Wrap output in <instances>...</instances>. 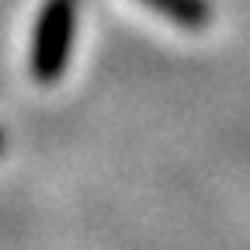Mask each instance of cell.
<instances>
[{
    "label": "cell",
    "instance_id": "obj_1",
    "mask_svg": "<svg viewBox=\"0 0 250 250\" xmlns=\"http://www.w3.org/2000/svg\"><path fill=\"white\" fill-rule=\"evenodd\" d=\"M77 11H80V0H45L42 4L35 35H31V59H28L31 77L39 83H52L66 70L70 49H73Z\"/></svg>",
    "mask_w": 250,
    "mask_h": 250
},
{
    "label": "cell",
    "instance_id": "obj_2",
    "mask_svg": "<svg viewBox=\"0 0 250 250\" xmlns=\"http://www.w3.org/2000/svg\"><path fill=\"white\" fill-rule=\"evenodd\" d=\"M146 7L153 11H160L164 18L184 24V28H202L208 21V7H205V0H143Z\"/></svg>",
    "mask_w": 250,
    "mask_h": 250
},
{
    "label": "cell",
    "instance_id": "obj_3",
    "mask_svg": "<svg viewBox=\"0 0 250 250\" xmlns=\"http://www.w3.org/2000/svg\"><path fill=\"white\" fill-rule=\"evenodd\" d=\"M0 153H4V132H0Z\"/></svg>",
    "mask_w": 250,
    "mask_h": 250
}]
</instances>
